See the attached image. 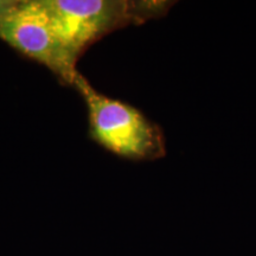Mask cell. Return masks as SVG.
Segmentation results:
<instances>
[{"label":"cell","instance_id":"obj_3","mask_svg":"<svg viewBox=\"0 0 256 256\" xmlns=\"http://www.w3.org/2000/svg\"><path fill=\"white\" fill-rule=\"evenodd\" d=\"M0 40L46 66L64 84H74L78 60L64 46L42 0H17L0 14Z\"/></svg>","mask_w":256,"mask_h":256},{"label":"cell","instance_id":"obj_2","mask_svg":"<svg viewBox=\"0 0 256 256\" xmlns=\"http://www.w3.org/2000/svg\"><path fill=\"white\" fill-rule=\"evenodd\" d=\"M66 49L76 60L112 32L168 14V0H42Z\"/></svg>","mask_w":256,"mask_h":256},{"label":"cell","instance_id":"obj_4","mask_svg":"<svg viewBox=\"0 0 256 256\" xmlns=\"http://www.w3.org/2000/svg\"><path fill=\"white\" fill-rule=\"evenodd\" d=\"M16 2H17V0H0V14L11 8Z\"/></svg>","mask_w":256,"mask_h":256},{"label":"cell","instance_id":"obj_1","mask_svg":"<svg viewBox=\"0 0 256 256\" xmlns=\"http://www.w3.org/2000/svg\"><path fill=\"white\" fill-rule=\"evenodd\" d=\"M72 87L84 101L89 134L96 144L119 158L150 162L166 156L162 128L127 102L110 98L78 74Z\"/></svg>","mask_w":256,"mask_h":256}]
</instances>
